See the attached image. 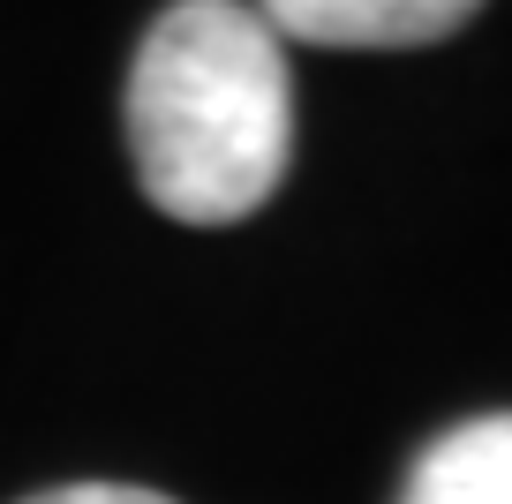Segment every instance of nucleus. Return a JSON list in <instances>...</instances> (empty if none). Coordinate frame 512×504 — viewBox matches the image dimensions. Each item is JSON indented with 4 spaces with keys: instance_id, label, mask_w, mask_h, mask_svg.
<instances>
[{
    "instance_id": "nucleus-1",
    "label": "nucleus",
    "mask_w": 512,
    "mask_h": 504,
    "mask_svg": "<svg viewBox=\"0 0 512 504\" xmlns=\"http://www.w3.org/2000/svg\"><path fill=\"white\" fill-rule=\"evenodd\" d=\"M136 189L181 226H234L272 204L294 158L287 38L249 0H174L128 68Z\"/></svg>"
},
{
    "instance_id": "nucleus-3",
    "label": "nucleus",
    "mask_w": 512,
    "mask_h": 504,
    "mask_svg": "<svg viewBox=\"0 0 512 504\" xmlns=\"http://www.w3.org/2000/svg\"><path fill=\"white\" fill-rule=\"evenodd\" d=\"M400 504H512V414H475L430 437Z\"/></svg>"
},
{
    "instance_id": "nucleus-4",
    "label": "nucleus",
    "mask_w": 512,
    "mask_h": 504,
    "mask_svg": "<svg viewBox=\"0 0 512 504\" xmlns=\"http://www.w3.org/2000/svg\"><path fill=\"white\" fill-rule=\"evenodd\" d=\"M23 504H174L159 489H136V482H61L46 497H23Z\"/></svg>"
},
{
    "instance_id": "nucleus-2",
    "label": "nucleus",
    "mask_w": 512,
    "mask_h": 504,
    "mask_svg": "<svg viewBox=\"0 0 512 504\" xmlns=\"http://www.w3.org/2000/svg\"><path fill=\"white\" fill-rule=\"evenodd\" d=\"M482 0H256V16L294 46L332 53H415L467 31Z\"/></svg>"
}]
</instances>
